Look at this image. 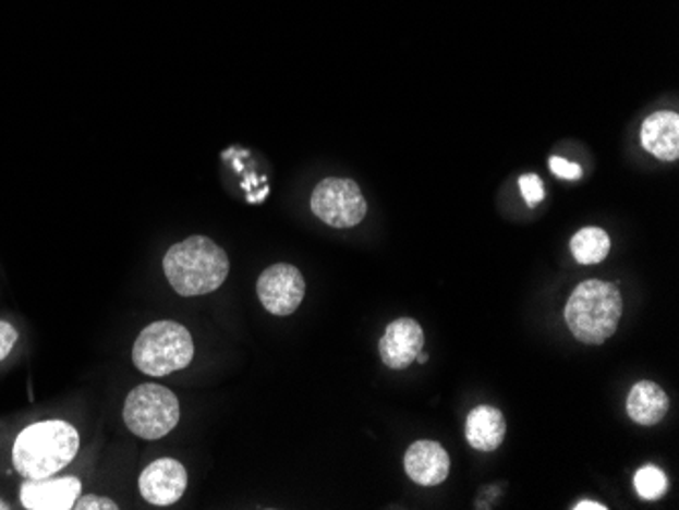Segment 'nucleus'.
Returning a JSON list of instances; mask_svg holds the SVG:
<instances>
[{
    "label": "nucleus",
    "mask_w": 679,
    "mask_h": 510,
    "mask_svg": "<svg viewBox=\"0 0 679 510\" xmlns=\"http://www.w3.org/2000/svg\"><path fill=\"white\" fill-rule=\"evenodd\" d=\"M80 450V434L68 421L49 420L27 425L13 444L16 474L27 481L49 478L72 464Z\"/></svg>",
    "instance_id": "f257e3e1"
},
{
    "label": "nucleus",
    "mask_w": 679,
    "mask_h": 510,
    "mask_svg": "<svg viewBox=\"0 0 679 510\" xmlns=\"http://www.w3.org/2000/svg\"><path fill=\"white\" fill-rule=\"evenodd\" d=\"M167 281L183 298L208 295L228 279V255L208 236H190L173 244L163 258Z\"/></svg>",
    "instance_id": "f03ea898"
},
{
    "label": "nucleus",
    "mask_w": 679,
    "mask_h": 510,
    "mask_svg": "<svg viewBox=\"0 0 679 510\" xmlns=\"http://www.w3.org/2000/svg\"><path fill=\"white\" fill-rule=\"evenodd\" d=\"M622 316L619 287L601 279H590L575 287L566 305V324L584 344H603L617 328Z\"/></svg>",
    "instance_id": "7ed1b4c3"
},
{
    "label": "nucleus",
    "mask_w": 679,
    "mask_h": 510,
    "mask_svg": "<svg viewBox=\"0 0 679 510\" xmlns=\"http://www.w3.org/2000/svg\"><path fill=\"white\" fill-rule=\"evenodd\" d=\"M194 361V340L178 321H155L138 333L133 364L147 376H169Z\"/></svg>",
    "instance_id": "20e7f679"
},
{
    "label": "nucleus",
    "mask_w": 679,
    "mask_h": 510,
    "mask_svg": "<svg viewBox=\"0 0 679 510\" xmlns=\"http://www.w3.org/2000/svg\"><path fill=\"white\" fill-rule=\"evenodd\" d=\"M122 417L135 436L155 441L173 432L182 417V409L175 392L155 382H145L129 392Z\"/></svg>",
    "instance_id": "39448f33"
},
{
    "label": "nucleus",
    "mask_w": 679,
    "mask_h": 510,
    "mask_svg": "<svg viewBox=\"0 0 679 510\" xmlns=\"http://www.w3.org/2000/svg\"><path fill=\"white\" fill-rule=\"evenodd\" d=\"M366 199L352 180L328 178L319 181L312 194V211L332 228L359 226L366 216Z\"/></svg>",
    "instance_id": "423d86ee"
},
{
    "label": "nucleus",
    "mask_w": 679,
    "mask_h": 510,
    "mask_svg": "<svg viewBox=\"0 0 679 510\" xmlns=\"http://www.w3.org/2000/svg\"><path fill=\"white\" fill-rule=\"evenodd\" d=\"M257 295L272 316H291L305 295L302 270L288 263H277L263 270L257 281Z\"/></svg>",
    "instance_id": "0eeeda50"
},
{
    "label": "nucleus",
    "mask_w": 679,
    "mask_h": 510,
    "mask_svg": "<svg viewBox=\"0 0 679 510\" xmlns=\"http://www.w3.org/2000/svg\"><path fill=\"white\" fill-rule=\"evenodd\" d=\"M187 488V472L182 462L161 458L147 465L138 478L143 498L155 507H169L182 498Z\"/></svg>",
    "instance_id": "6e6552de"
},
{
    "label": "nucleus",
    "mask_w": 679,
    "mask_h": 510,
    "mask_svg": "<svg viewBox=\"0 0 679 510\" xmlns=\"http://www.w3.org/2000/svg\"><path fill=\"white\" fill-rule=\"evenodd\" d=\"M425 344L423 328L411 317L395 319L387 326L385 336L380 338L378 352L383 362L392 371H403L411 366Z\"/></svg>",
    "instance_id": "1a4fd4ad"
},
{
    "label": "nucleus",
    "mask_w": 679,
    "mask_h": 510,
    "mask_svg": "<svg viewBox=\"0 0 679 510\" xmlns=\"http://www.w3.org/2000/svg\"><path fill=\"white\" fill-rule=\"evenodd\" d=\"M82 484L77 478H37L21 486V505L29 510L74 509Z\"/></svg>",
    "instance_id": "9d476101"
},
{
    "label": "nucleus",
    "mask_w": 679,
    "mask_h": 510,
    "mask_svg": "<svg viewBox=\"0 0 679 510\" xmlns=\"http://www.w3.org/2000/svg\"><path fill=\"white\" fill-rule=\"evenodd\" d=\"M405 472L420 486H439L450 474V456L438 441H415L405 453Z\"/></svg>",
    "instance_id": "9b49d317"
},
{
    "label": "nucleus",
    "mask_w": 679,
    "mask_h": 510,
    "mask_svg": "<svg viewBox=\"0 0 679 510\" xmlns=\"http://www.w3.org/2000/svg\"><path fill=\"white\" fill-rule=\"evenodd\" d=\"M641 143L662 161H676L679 157V117L676 112H655L641 129Z\"/></svg>",
    "instance_id": "f8f14e48"
},
{
    "label": "nucleus",
    "mask_w": 679,
    "mask_h": 510,
    "mask_svg": "<svg viewBox=\"0 0 679 510\" xmlns=\"http://www.w3.org/2000/svg\"><path fill=\"white\" fill-rule=\"evenodd\" d=\"M507 436V423L495 406H476L466 420V439L474 450L495 451Z\"/></svg>",
    "instance_id": "ddd939ff"
},
{
    "label": "nucleus",
    "mask_w": 679,
    "mask_h": 510,
    "mask_svg": "<svg viewBox=\"0 0 679 510\" xmlns=\"http://www.w3.org/2000/svg\"><path fill=\"white\" fill-rule=\"evenodd\" d=\"M669 409V399L659 385L651 380L636 382L629 399H627V413L636 425H655L664 420Z\"/></svg>",
    "instance_id": "4468645a"
},
{
    "label": "nucleus",
    "mask_w": 679,
    "mask_h": 510,
    "mask_svg": "<svg viewBox=\"0 0 679 510\" xmlns=\"http://www.w3.org/2000/svg\"><path fill=\"white\" fill-rule=\"evenodd\" d=\"M570 251L580 265H596L610 253V239L603 228H582L570 242Z\"/></svg>",
    "instance_id": "2eb2a0df"
},
{
    "label": "nucleus",
    "mask_w": 679,
    "mask_h": 510,
    "mask_svg": "<svg viewBox=\"0 0 679 510\" xmlns=\"http://www.w3.org/2000/svg\"><path fill=\"white\" fill-rule=\"evenodd\" d=\"M634 490L645 500H659L667 493V476L657 465H645L634 474Z\"/></svg>",
    "instance_id": "dca6fc26"
},
{
    "label": "nucleus",
    "mask_w": 679,
    "mask_h": 510,
    "mask_svg": "<svg viewBox=\"0 0 679 510\" xmlns=\"http://www.w3.org/2000/svg\"><path fill=\"white\" fill-rule=\"evenodd\" d=\"M519 187H521V194L525 197L529 208H535V206L544 199V183H542V180H539L537 175H533V173L523 175V178L519 180Z\"/></svg>",
    "instance_id": "f3484780"
},
{
    "label": "nucleus",
    "mask_w": 679,
    "mask_h": 510,
    "mask_svg": "<svg viewBox=\"0 0 679 510\" xmlns=\"http://www.w3.org/2000/svg\"><path fill=\"white\" fill-rule=\"evenodd\" d=\"M74 509L77 510H117L119 505L106 496L84 495L77 496Z\"/></svg>",
    "instance_id": "a211bd4d"
},
{
    "label": "nucleus",
    "mask_w": 679,
    "mask_h": 510,
    "mask_svg": "<svg viewBox=\"0 0 679 510\" xmlns=\"http://www.w3.org/2000/svg\"><path fill=\"white\" fill-rule=\"evenodd\" d=\"M549 169L554 175H558L561 180H580L582 178V167L570 163L561 157H551L549 159Z\"/></svg>",
    "instance_id": "6ab92c4d"
},
{
    "label": "nucleus",
    "mask_w": 679,
    "mask_h": 510,
    "mask_svg": "<svg viewBox=\"0 0 679 510\" xmlns=\"http://www.w3.org/2000/svg\"><path fill=\"white\" fill-rule=\"evenodd\" d=\"M19 340V331L9 324V321H0V361H4Z\"/></svg>",
    "instance_id": "aec40b11"
},
{
    "label": "nucleus",
    "mask_w": 679,
    "mask_h": 510,
    "mask_svg": "<svg viewBox=\"0 0 679 510\" xmlns=\"http://www.w3.org/2000/svg\"><path fill=\"white\" fill-rule=\"evenodd\" d=\"M575 510H606L604 505L601 502H592V500H582V502H578L574 507Z\"/></svg>",
    "instance_id": "412c9836"
},
{
    "label": "nucleus",
    "mask_w": 679,
    "mask_h": 510,
    "mask_svg": "<svg viewBox=\"0 0 679 510\" xmlns=\"http://www.w3.org/2000/svg\"><path fill=\"white\" fill-rule=\"evenodd\" d=\"M7 509H9V505H7L4 500H0V510H7Z\"/></svg>",
    "instance_id": "4be33fe9"
}]
</instances>
